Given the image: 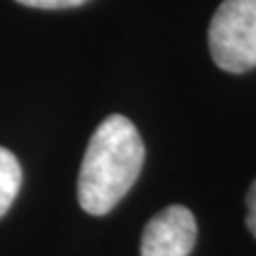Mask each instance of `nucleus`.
<instances>
[{
    "label": "nucleus",
    "instance_id": "f257e3e1",
    "mask_svg": "<svg viewBox=\"0 0 256 256\" xmlns=\"http://www.w3.org/2000/svg\"><path fill=\"white\" fill-rule=\"evenodd\" d=\"M146 148L134 124L124 116L102 120L88 141L77 180V198L90 216H105L137 182Z\"/></svg>",
    "mask_w": 256,
    "mask_h": 256
},
{
    "label": "nucleus",
    "instance_id": "7ed1b4c3",
    "mask_svg": "<svg viewBox=\"0 0 256 256\" xmlns=\"http://www.w3.org/2000/svg\"><path fill=\"white\" fill-rule=\"evenodd\" d=\"M196 242V220L184 205L158 212L146 224L141 256H188Z\"/></svg>",
    "mask_w": 256,
    "mask_h": 256
},
{
    "label": "nucleus",
    "instance_id": "f03ea898",
    "mask_svg": "<svg viewBox=\"0 0 256 256\" xmlns=\"http://www.w3.org/2000/svg\"><path fill=\"white\" fill-rule=\"evenodd\" d=\"M207 41L214 62L226 73L256 66V0H224L214 13Z\"/></svg>",
    "mask_w": 256,
    "mask_h": 256
},
{
    "label": "nucleus",
    "instance_id": "20e7f679",
    "mask_svg": "<svg viewBox=\"0 0 256 256\" xmlns=\"http://www.w3.org/2000/svg\"><path fill=\"white\" fill-rule=\"evenodd\" d=\"M22 188V166L13 152L0 148V218L9 212Z\"/></svg>",
    "mask_w": 256,
    "mask_h": 256
},
{
    "label": "nucleus",
    "instance_id": "39448f33",
    "mask_svg": "<svg viewBox=\"0 0 256 256\" xmlns=\"http://www.w3.org/2000/svg\"><path fill=\"white\" fill-rule=\"evenodd\" d=\"M20 4L34 6V9H70L88 2V0H18Z\"/></svg>",
    "mask_w": 256,
    "mask_h": 256
},
{
    "label": "nucleus",
    "instance_id": "423d86ee",
    "mask_svg": "<svg viewBox=\"0 0 256 256\" xmlns=\"http://www.w3.org/2000/svg\"><path fill=\"white\" fill-rule=\"evenodd\" d=\"M246 224H248V228H250V233L254 235L256 239V180L252 182V186L250 190H248V196H246Z\"/></svg>",
    "mask_w": 256,
    "mask_h": 256
}]
</instances>
